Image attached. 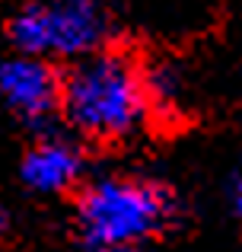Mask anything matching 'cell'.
I'll list each match as a JSON object with an SVG mask.
<instances>
[{
  "instance_id": "6da1fadb",
  "label": "cell",
  "mask_w": 242,
  "mask_h": 252,
  "mask_svg": "<svg viewBox=\"0 0 242 252\" xmlns=\"http://www.w3.org/2000/svg\"><path fill=\"white\" fill-rule=\"evenodd\" d=\"M147 74L118 51H96L61 77V115L89 141H121L150 112Z\"/></svg>"
},
{
  "instance_id": "7a4b0ae2",
  "label": "cell",
  "mask_w": 242,
  "mask_h": 252,
  "mask_svg": "<svg viewBox=\"0 0 242 252\" xmlns=\"http://www.w3.org/2000/svg\"><path fill=\"white\" fill-rule=\"evenodd\" d=\"M169 217V191L134 176H99L77 198V227L86 246H143Z\"/></svg>"
},
{
  "instance_id": "3957f363",
  "label": "cell",
  "mask_w": 242,
  "mask_h": 252,
  "mask_svg": "<svg viewBox=\"0 0 242 252\" xmlns=\"http://www.w3.org/2000/svg\"><path fill=\"white\" fill-rule=\"evenodd\" d=\"M112 16L102 0H16L6 16L13 51L45 61H80L106 48Z\"/></svg>"
},
{
  "instance_id": "277c9868",
  "label": "cell",
  "mask_w": 242,
  "mask_h": 252,
  "mask_svg": "<svg viewBox=\"0 0 242 252\" xmlns=\"http://www.w3.org/2000/svg\"><path fill=\"white\" fill-rule=\"evenodd\" d=\"M0 105L26 125H45L61 112V74L35 55L0 58Z\"/></svg>"
},
{
  "instance_id": "5b68a950",
  "label": "cell",
  "mask_w": 242,
  "mask_h": 252,
  "mask_svg": "<svg viewBox=\"0 0 242 252\" xmlns=\"http://www.w3.org/2000/svg\"><path fill=\"white\" fill-rule=\"evenodd\" d=\"M83 176V150L64 134H42L19 160V179L35 195H64Z\"/></svg>"
},
{
  "instance_id": "8992f818",
  "label": "cell",
  "mask_w": 242,
  "mask_h": 252,
  "mask_svg": "<svg viewBox=\"0 0 242 252\" xmlns=\"http://www.w3.org/2000/svg\"><path fill=\"white\" fill-rule=\"evenodd\" d=\"M10 230H13V211L0 204V236H3V233H10Z\"/></svg>"
},
{
  "instance_id": "52a82bcc",
  "label": "cell",
  "mask_w": 242,
  "mask_h": 252,
  "mask_svg": "<svg viewBox=\"0 0 242 252\" xmlns=\"http://www.w3.org/2000/svg\"><path fill=\"white\" fill-rule=\"evenodd\" d=\"M86 252H143L140 246H86Z\"/></svg>"
},
{
  "instance_id": "ba28073f",
  "label": "cell",
  "mask_w": 242,
  "mask_h": 252,
  "mask_svg": "<svg viewBox=\"0 0 242 252\" xmlns=\"http://www.w3.org/2000/svg\"><path fill=\"white\" fill-rule=\"evenodd\" d=\"M233 204H236V211L242 214V172H239L236 182H233Z\"/></svg>"
}]
</instances>
